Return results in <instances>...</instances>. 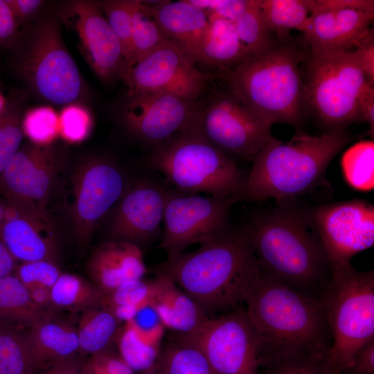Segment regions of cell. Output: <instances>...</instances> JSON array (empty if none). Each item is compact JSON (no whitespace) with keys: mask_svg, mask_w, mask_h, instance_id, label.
I'll list each match as a JSON object with an SVG mask.
<instances>
[{"mask_svg":"<svg viewBox=\"0 0 374 374\" xmlns=\"http://www.w3.org/2000/svg\"><path fill=\"white\" fill-rule=\"evenodd\" d=\"M197 101L163 93L125 95L120 121L133 138L153 148L193 124Z\"/></svg>","mask_w":374,"mask_h":374,"instance_id":"19","label":"cell"},{"mask_svg":"<svg viewBox=\"0 0 374 374\" xmlns=\"http://www.w3.org/2000/svg\"><path fill=\"white\" fill-rule=\"evenodd\" d=\"M25 98L19 91L10 94L0 113V175L21 146Z\"/></svg>","mask_w":374,"mask_h":374,"instance_id":"34","label":"cell"},{"mask_svg":"<svg viewBox=\"0 0 374 374\" xmlns=\"http://www.w3.org/2000/svg\"><path fill=\"white\" fill-rule=\"evenodd\" d=\"M121 324L112 312L100 305L82 310L76 328L79 353L91 355L111 347Z\"/></svg>","mask_w":374,"mask_h":374,"instance_id":"28","label":"cell"},{"mask_svg":"<svg viewBox=\"0 0 374 374\" xmlns=\"http://www.w3.org/2000/svg\"><path fill=\"white\" fill-rule=\"evenodd\" d=\"M82 374H134L111 347L89 355L82 364Z\"/></svg>","mask_w":374,"mask_h":374,"instance_id":"43","label":"cell"},{"mask_svg":"<svg viewBox=\"0 0 374 374\" xmlns=\"http://www.w3.org/2000/svg\"><path fill=\"white\" fill-rule=\"evenodd\" d=\"M151 283L148 306L164 327L179 335H188L198 330L207 319L203 309L163 274L157 271Z\"/></svg>","mask_w":374,"mask_h":374,"instance_id":"24","label":"cell"},{"mask_svg":"<svg viewBox=\"0 0 374 374\" xmlns=\"http://www.w3.org/2000/svg\"><path fill=\"white\" fill-rule=\"evenodd\" d=\"M5 103H6V99L3 97V96L1 95L0 92V113L3 110Z\"/></svg>","mask_w":374,"mask_h":374,"instance_id":"54","label":"cell"},{"mask_svg":"<svg viewBox=\"0 0 374 374\" xmlns=\"http://www.w3.org/2000/svg\"><path fill=\"white\" fill-rule=\"evenodd\" d=\"M341 166L344 177L350 186L369 191L374 187V141H361L343 154Z\"/></svg>","mask_w":374,"mask_h":374,"instance_id":"35","label":"cell"},{"mask_svg":"<svg viewBox=\"0 0 374 374\" xmlns=\"http://www.w3.org/2000/svg\"><path fill=\"white\" fill-rule=\"evenodd\" d=\"M350 141L345 130L319 136L300 132L288 141L274 136L253 159L240 199L287 202L308 192L321 181L330 161Z\"/></svg>","mask_w":374,"mask_h":374,"instance_id":"5","label":"cell"},{"mask_svg":"<svg viewBox=\"0 0 374 374\" xmlns=\"http://www.w3.org/2000/svg\"><path fill=\"white\" fill-rule=\"evenodd\" d=\"M211 75L169 42L136 62L121 81L126 95L163 93L195 102L208 93Z\"/></svg>","mask_w":374,"mask_h":374,"instance_id":"15","label":"cell"},{"mask_svg":"<svg viewBox=\"0 0 374 374\" xmlns=\"http://www.w3.org/2000/svg\"><path fill=\"white\" fill-rule=\"evenodd\" d=\"M116 340L118 354L134 373L140 374L157 363L161 341L142 330L134 319L124 322Z\"/></svg>","mask_w":374,"mask_h":374,"instance_id":"29","label":"cell"},{"mask_svg":"<svg viewBox=\"0 0 374 374\" xmlns=\"http://www.w3.org/2000/svg\"><path fill=\"white\" fill-rule=\"evenodd\" d=\"M238 200L169 188L159 246L168 259L183 253L192 244H201L226 231L230 227V208Z\"/></svg>","mask_w":374,"mask_h":374,"instance_id":"12","label":"cell"},{"mask_svg":"<svg viewBox=\"0 0 374 374\" xmlns=\"http://www.w3.org/2000/svg\"><path fill=\"white\" fill-rule=\"evenodd\" d=\"M310 216L280 203L255 217L245 229L258 265L269 274L317 300L330 281L332 269Z\"/></svg>","mask_w":374,"mask_h":374,"instance_id":"3","label":"cell"},{"mask_svg":"<svg viewBox=\"0 0 374 374\" xmlns=\"http://www.w3.org/2000/svg\"><path fill=\"white\" fill-rule=\"evenodd\" d=\"M169 188L149 177L130 182L111 209L108 231L112 240L127 241L140 248L154 241L161 233Z\"/></svg>","mask_w":374,"mask_h":374,"instance_id":"20","label":"cell"},{"mask_svg":"<svg viewBox=\"0 0 374 374\" xmlns=\"http://www.w3.org/2000/svg\"><path fill=\"white\" fill-rule=\"evenodd\" d=\"M135 1H99L101 10L106 20L121 43L125 62L126 71L135 64L134 52L132 40V17Z\"/></svg>","mask_w":374,"mask_h":374,"instance_id":"39","label":"cell"},{"mask_svg":"<svg viewBox=\"0 0 374 374\" xmlns=\"http://www.w3.org/2000/svg\"><path fill=\"white\" fill-rule=\"evenodd\" d=\"M53 145H22L0 175V193L12 208L53 225L47 213L59 168Z\"/></svg>","mask_w":374,"mask_h":374,"instance_id":"11","label":"cell"},{"mask_svg":"<svg viewBox=\"0 0 374 374\" xmlns=\"http://www.w3.org/2000/svg\"><path fill=\"white\" fill-rule=\"evenodd\" d=\"M140 374H163V373L160 370L157 363L154 366Z\"/></svg>","mask_w":374,"mask_h":374,"instance_id":"53","label":"cell"},{"mask_svg":"<svg viewBox=\"0 0 374 374\" xmlns=\"http://www.w3.org/2000/svg\"><path fill=\"white\" fill-rule=\"evenodd\" d=\"M180 337L197 346L220 374H258L260 343L244 308L208 317L195 332Z\"/></svg>","mask_w":374,"mask_h":374,"instance_id":"13","label":"cell"},{"mask_svg":"<svg viewBox=\"0 0 374 374\" xmlns=\"http://www.w3.org/2000/svg\"><path fill=\"white\" fill-rule=\"evenodd\" d=\"M54 315V310L41 307L33 301L27 288L14 274L0 278L1 319L28 329Z\"/></svg>","mask_w":374,"mask_h":374,"instance_id":"27","label":"cell"},{"mask_svg":"<svg viewBox=\"0 0 374 374\" xmlns=\"http://www.w3.org/2000/svg\"><path fill=\"white\" fill-rule=\"evenodd\" d=\"M17 21L5 0H0V47L12 49L21 33Z\"/></svg>","mask_w":374,"mask_h":374,"instance_id":"45","label":"cell"},{"mask_svg":"<svg viewBox=\"0 0 374 374\" xmlns=\"http://www.w3.org/2000/svg\"><path fill=\"white\" fill-rule=\"evenodd\" d=\"M311 8L299 30L312 54L350 51L373 28V0H311Z\"/></svg>","mask_w":374,"mask_h":374,"instance_id":"17","label":"cell"},{"mask_svg":"<svg viewBox=\"0 0 374 374\" xmlns=\"http://www.w3.org/2000/svg\"><path fill=\"white\" fill-rule=\"evenodd\" d=\"M157 365L163 374H220L197 346L181 337L161 349Z\"/></svg>","mask_w":374,"mask_h":374,"instance_id":"32","label":"cell"},{"mask_svg":"<svg viewBox=\"0 0 374 374\" xmlns=\"http://www.w3.org/2000/svg\"><path fill=\"white\" fill-rule=\"evenodd\" d=\"M348 371L350 374H374V338L359 350Z\"/></svg>","mask_w":374,"mask_h":374,"instance_id":"49","label":"cell"},{"mask_svg":"<svg viewBox=\"0 0 374 374\" xmlns=\"http://www.w3.org/2000/svg\"><path fill=\"white\" fill-rule=\"evenodd\" d=\"M6 208H7L6 202H5L3 203L0 201V231H1V226L4 220Z\"/></svg>","mask_w":374,"mask_h":374,"instance_id":"52","label":"cell"},{"mask_svg":"<svg viewBox=\"0 0 374 374\" xmlns=\"http://www.w3.org/2000/svg\"><path fill=\"white\" fill-rule=\"evenodd\" d=\"M193 125L235 161H253L274 137L271 127L226 88L208 93L197 101Z\"/></svg>","mask_w":374,"mask_h":374,"instance_id":"10","label":"cell"},{"mask_svg":"<svg viewBox=\"0 0 374 374\" xmlns=\"http://www.w3.org/2000/svg\"><path fill=\"white\" fill-rule=\"evenodd\" d=\"M105 293L93 283L72 274H61L51 287L50 297L55 309L84 310L100 305Z\"/></svg>","mask_w":374,"mask_h":374,"instance_id":"31","label":"cell"},{"mask_svg":"<svg viewBox=\"0 0 374 374\" xmlns=\"http://www.w3.org/2000/svg\"><path fill=\"white\" fill-rule=\"evenodd\" d=\"M24 335L35 371L71 359L79 353L76 328L68 322L55 319V316L28 328Z\"/></svg>","mask_w":374,"mask_h":374,"instance_id":"25","label":"cell"},{"mask_svg":"<svg viewBox=\"0 0 374 374\" xmlns=\"http://www.w3.org/2000/svg\"><path fill=\"white\" fill-rule=\"evenodd\" d=\"M135 63L170 41L143 1L136 0L132 17Z\"/></svg>","mask_w":374,"mask_h":374,"instance_id":"37","label":"cell"},{"mask_svg":"<svg viewBox=\"0 0 374 374\" xmlns=\"http://www.w3.org/2000/svg\"><path fill=\"white\" fill-rule=\"evenodd\" d=\"M130 182L119 165L106 157L90 156L78 166L67 209L79 242L91 238L97 224L119 200Z\"/></svg>","mask_w":374,"mask_h":374,"instance_id":"14","label":"cell"},{"mask_svg":"<svg viewBox=\"0 0 374 374\" xmlns=\"http://www.w3.org/2000/svg\"><path fill=\"white\" fill-rule=\"evenodd\" d=\"M59 115V136L71 143H80L90 134L93 118L82 105L73 103L64 106Z\"/></svg>","mask_w":374,"mask_h":374,"instance_id":"41","label":"cell"},{"mask_svg":"<svg viewBox=\"0 0 374 374\" xmlns=\"http://www.w3.org/2000/svg\"><path fill=\"white\" fill-rule=\"evenodd\" d=\"M168 39L197 64L209 25L206 12L190 1H143Z\"/></svg>","mask_w":374,"mask_h":374,"instance_id":"21","label":"cell"},{"mask_svg":"<svg viewBox=\"0 0 374 374\" xmlns=\"http://www.w3.org/2000/svg\"><path fill=\"white\" fill-rule=\"evenodd\" d=\"M0 239L17 261L56 262L57 245L53 226L35 220L8 204Z\"/></svg>","mask_w":374,"mask_h":374,"instance_id":"23","label":"cell"},{"mask_svg":"<svg viewBox=\"0 0 374 374\" xmlns=\"http://www.w3.org/2000/svg\"><path fill=\"white\" fill-rule=\"evenodd\" d=\"M266 368V374H327L323 359L296 357L272 362Z\"/></svg>","mask_w":374,"mask_h":374,"instance_id":"44","label":"cell"},{"mask_svg":"<svg viewBox=\"0 0 374 374\" xmlns=\"http://www.w3.org/2000/svg\"><path fill=\"white\" fill-rule=\"evenodd\" d=\"M310 218L331 269L350 264L355 255L374 243V207L365 201L321 205Z\"/></svg>","mask_w":374,"mask_h":374,"instance_id":"18","label":"cell"},{"mask_svg":"<svg viewBox=\"0 0 374 374\" xmlns=\"http://www.w3.org/2000/svg\"><path fill=\"white\" fill-rule=\"evenodd\" d=\"M264 22L276 41L291 37L311 14V0H260Z\"/></svg>","mask_w":374,"mask_h":374,"instance_id":"30","label":"cell"},{"mask_svg":"<svg viewBox=\"0 0 374 374\" xmlns=\"http://www.w3.org/2000/svg\"><path fill=\"white\" fill-rule=\"evenodd\" d=\"M87 269L91 281L105 294L125 282L143 278L147 272L141 249L133 243L115 240L94 249Z\"/></svg>","mask_w":374,"mask_h":374,"instance_id":"22","label":"cell"},{"mask_svg":"<svg viewBox=\"0 0 374 374\" xmlns=\"http://www.w3.org/2000/svg\"><path fill=\"white\" fill-rule=\"evenodd\" d=\"M17 262L0 239V278L13 274Z\"/></svg>","mask_w":374,"mask_h":374,"instance_id":"51","label":"cell"},{"mask_svg":"<svg viewBox=\"0 0 374 374\" xmlns=\"http://www.w3.org/2000/svg\"><path fill=\"white\" fill-rule=\"evenodd\" d=\"M294 37L276 41L225 75L226 88L269 127H299L308 114L303 64L308 48Z\"/></svg>","mask_w":374,"mask_h":374,"instance_id":"4","label":"cell"},{"mask_svg":"<svg viewBox=\"0 0 374 374\" xmlns=\"http://www.w3.org/2000/svg\"><path fill=\"white\" fill-rule=\"evenodd\" d=\"M321 301L331 339L324 368L327 374H344L374 338L373 270L359 271L351 264L332 269Z\"/></svg>","mask_w":374,"mask_h":374,"instance_id":"8","label":"cell"},{"mask_svg":"<svg viewBox=\"0 0 374 374\" xmlns=\"http://www.w3.org/2000/svg\"><path fill=\"white\" fill-rule=\"evenodd\" d=\"M145 166L162 174L174 189L240 199L246 177L235 161L191 125L152 148Z\"/></svg>","mask_w":374,"mask_h":374,"instance_id":"6","label":"cell"},{"mask_svg":"<svg viewBox=\"0 0 374 374\" xmlns=\"http://www.w3.org/2000/svg\"><path fill=\"white\" fill-rule=\"evenodd\" d=\"M233 23L249 56L265 50L276 41L264 22L260 0H249L246 8Z\"/></svg>","mask_w":374,"mask_h":374,"instance_id":"38","label":"cell"},{"mask_svg":"<svg viewBox=\"0 0 374 374\" xmlns=\"http://www.w3.org/2000/svg\"><path fill=\"white\" fill-rule=\"evenodd\" d=\"M19 25L27 23L39 16L45 1L41 0H5Z\"/></svg>","mask_w":374,"mask_h":374,"instance_id":"47","label":"cell"},{"mask_svg":"<svg viewBox=\"0 0 374 374\" xmlns=\"http://www.w3.org/2000/svg\"><path fill=\"white\" fill-rule=\"evenodd\" d=\"M368 80L374 84V35L373 28L353 50Z\"/></svg>","mask_w":374,"mask_h":374,"instance_id":"46","label":"cell"},{"mask_svg":"<svg viewBox=\"0 0 374 374\" xmlns=\"http://www.w3.org/2000/svg\"><path fill=\"white\" fill-rule=\"evenodd\" d=\"M21 126L31 143L51 145L59 136V115L50 106L35 107L24 112Z\"/></svg>","mask_w":374,"mask_h":374,"instance_id":"40","label":"cell"},{"mask_svg":"<svg viewBox=\"0 0 374 374\" xmlns=\"http://www.w3.org/2000/svg\"><path fill=\"white\" fill-rule=\"evenodd\" d=\"M189 253L168 259L158 272L170 278L207 313L244 302L258 264L245 227H229Z\"/></svg>","mask_w":374,"mask_h":374,"instance_id":"2","label":"cell"},{"mask_svg":"<svg viewBox=\"0 0 374 374\" xmlns=\"http://www.w3.org/2000/svg\"><path fill=\"white\" fill-rule=\"evenodd\" d=\"M55 14L76 34L80 52L97 77L105 84L121 80L126 71L122 47L99 1H65Z\"/></svg>","mask_w":374,"mask_h":374,"instance_id":"16","label":"cell"},{"mask_svg":"<svg viewBox=\"0 0 374 374\" xmlns=\"http://www.w3.org/2000/svg\"><path fill=\"white\" fill-rule=\"evenodd\" d=\"M244 302L259 340L260 366L296 357L324 358L331 339L320 300L291 287L258 265Z\"/></svg>","mask_w":374,"mask_h":374,"instance_id":"1","label":"cell"},{"mask_svg":"<svg viewBox=\"0 0 374 374\" xmlns=\"http://www.w3.org/2000/svg\"><path fill=\"white\" fill-rule=\"evenodd\" d=\"M308 112L332 132L359 121V101L368 84L354 51L312 54L303 64Z\"/></svg>","mask_w":374,"mask_h":374,"instance_id":"9","label":"cell"},{"mask_svg":"<svg viewBox=\"0 0 374 374\" xmlns=\"http://www.w3.org/2000/svg\"><path fill=\"white\" fill-rule=\"evenodd\" d=\"M209 25L197 62L226 73L249 55L232 21L207 14Z\"/></svg>","mask_w":374,"mask_h":374,"instance_id":"26","label":"cell"},{"mask_svg":"<svg viewBox=\"0 0 374 374\" xmlns=\"http://www.w3.org/2000/svg\"><path fill=\"white\" fill-rule=\"evenodd\" d=\"M151 290V280H130L105 294L100 305L112 312L121 323L125 322L148 306Z\"/></svg>","mask_w":374,"mask_h":374,"instance_id":"33","label":"cell"},{"mask_svg":"<svg viewBox=\"0 0 374 374\" xmlns=\"http://www.w3.org/2000/svg\"><path fill=\"white\" fill-rule=\"evenodd\" d=\"M62 272L56 262L48 260L23 262L17 265L14 275L27 289H51Z\"/></svg>","mask_w":374,"mask_h":374,"instance_id":"42","label":"cell"},{"mask_svg":"<svg viewBox=\"0 0 374 374\" xmlns=\"http://www.w3.org/2000/svg\"><path fill=\"white\" fill-rule=\"evenodd\" d=\"M55 13L39 15L11 49L15 73L37 97L57 106L79 103L84 84Z\"/></svg>","mask_w":374,"mask_h":374,"instance_id":"7","label":"cell"},{"mask_svg":"<svg viewBox=\"0 0 374 374\" xmlns=\"http://www.w3.org/2000/svg\"><path fill=\"white\" fill-rule=\"evenodd\" d=\"M34 371L24 331L0 326V374H33Z\"/></svg>","mask_w":374,"mask_h":374,"instance_id":"36","label":"cell"},{"mask_svg":"<svg viewBox=\"0 0 374 374\" xmlns=\"http://www.w3.org/2000/svg\"><path fill=\"white\" fill-rule=\"evenodd\" d=\"M359 118L369 126L368 134L374 136V84H368L364 89L359 101Z\"/></svg>","mask_w":374,"mask_h":374,"instance_id":"48","label":"cell"},{"mask_svg":"<svg viewBox=\"0 0 374 374\" xmlns=\"http://www.w3.org/2000/svg\"><path fill=\"white\" fill-rule=\"evenodd\" d=\"M83 360L78 355L71 359L39 369L33 374H82Z\"/></svg>","mask_w":374,"mask_h":374,"instance_id":"50","label":"cell"}]
</instances>
